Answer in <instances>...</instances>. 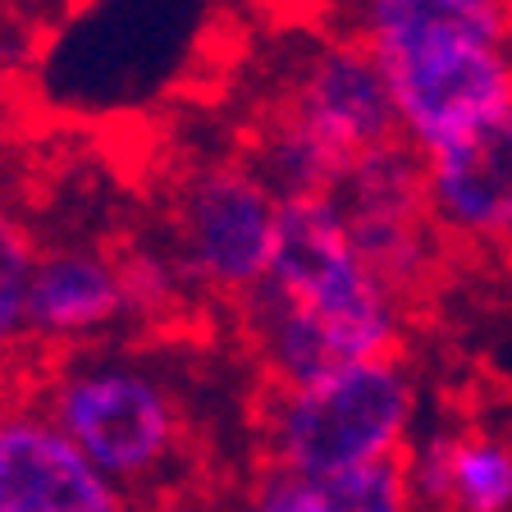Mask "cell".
I'll return each instance as SVG.
<instances>
[{
	"instance_id": "ba28073f",
	"label": "cell",
	"mask_w": 512,
	"mask_h": 512,
	"mask_svg": "<svg viewBox=\"0 0 512 512\" xmlns=\"http://www.w3.org/2000/svg\"><path fill=\"white\" fill-rule=\"evenodd\" d=\"M426 206L453 252H512V101L421 151Z\"/></svg>"
},
{
	"instance_id": "277c9868",
	"label": "cell",
	"mask_w": 512,
	"mask_h": 512,
	"mask_svg": "<svg viewBox=\"0 0 512 512\" xmlns=\"http://www.w3.org/2000/svg\"><path fill=\"white\" fill-rule=\"evenodd\" d=\"M389 142L407 138L375 55L357 37H330L298 55L275 106L261 110L247 165L279 197H311Z\"/></svg>"
},
{
	"instance_id": "5bb4252c",
	"label": "cell",
	"mask_w": 512,
	"mask_h": 512,
	"mask_svg": "<svg viewBox=\"0 0 512 512\" xmlns=\"http://www.w3.org/2000/svg\"><path fill=\"white\" fill-rule=\"evenodd\" d=\"M119 261V288H124V325H170L183 311L188 284H183L179 266L170 252H151V247H128L115 252Z\"/></svg>"
},
{
	"instance_id": "30bf717a",
	"label": "cell",
	"mask_w": 512,
	"mask_h": 512,
	"mask_svg": "<svg viewBox=\"0 0 512 512\" xmlns=\"http://www.w3.org/2000/svg\"><path fill=\"white\" fill-rule=\"evenodd\" d=\"M115 325H124V288L115 252L96 243L42 247L28 293V339L32 352L96 348Z\"/></svg>"
},
{
	"instance_id": "4fadbf2b",
	"label": "cell",
	"mask_w": 512,
	"mask_h": 512,
	"mask_svg": "<svg viewBox=\"0 0 512 512\" xmlns=\"http://www.w3.org/2000/svg\"><path fill=\"white\" fill-rule=\"evenodd\" d=\"M42 243L19 211L0 202V366H14L32 352L28 339V293Z\"/></svg>"
},
{
	"instance_id": "ffe728a7",
	"label": "cell",
	"mask_w": 512,
	"mask_h": 512,
	"mask_svg": "<svg viewBox=\"0 0 512 512\" xmlns=\"http://www.w3.org/2000/svg\"><path fill=\"white\" fill-rule=\"evenodd\" d=\"M0 412H5V394H0Z\"/></svg>"
},
{
	"instance_id": "d6986e66",
	"label": "cell",
	"mask_w": 512,
	"mask_h": 512,
	"mask_svg": "<svg viewBox=\"0 0 512 512\" xmlns=\"http://www.w3.org/2000/svg\"><path fill=\"white\" fill-rule=\"evenodd\" d=\"M215 512H243V503H238V499H229V503H220V508H215Z\"/></svg>"
},
{
	"instance_id": "3957f363",
	"label": "cell",
	"mask_w": 512,
	"mask_h": 512,
	"mask_svg": "<svg viewBox=\"0 0 512 512\" xmlns=\"http://www.w3.org/2000/svg\"><path fill=\"white\" fill-rule=\"evenodd\" d=\"M23 394L37 398L78 453L128 499L160 503L188 471V403L147 357L110 352L101 343L55 352Z\"/></svg>"
},
{
	"instance_id": "2e32d148",
	"label": "cell",
	"mask_w": 512,
	"mask_h": 512,
	"mask_svg": "<svg viewBox=\"0 0 512 512\" xmlns=\"http://www.w3.org/2000/svg\"><path fill=\"white\" fill-rule=\"evenodd\" d=\"M60 5H69V0H0V14H14V19H23L28 28H37V23L51 10H60Z\"/></svg>"
},
{
	"instance_id": "7a4b0ae2",
	"label": "cell",
	"mask_w": 512,
	"mask_h": 512,
	"mask_svg": "<svg viewBox=\"0 0 512 512\" xmlns=\"http://www.w3.org/2000/svg\"><path fill=\"white\" fill-rule=\"evenodd\" d=\"M357 42L375 55L403 138L439 147L512 101V10L453 0H357Z\"/></svg>"
},
{
	"instance_id": "6da1fadb",
	"label": "cell",
	"mask_w": 512,
	"mask_h": 512,
	"mask_svg": "<svg viewBox=\"0 0 512 512\" xmlns=\"http://www.w3.org/2000/svg\"><path fill=\"white\" fill-rule=\"evenodd\" d=\"M238 316L266 384H311L403 348V302L357 256L330 192L279 197L275 256Z\"/></svg>"
},
{
	"instance_id": "8fae6325",
	"label": "cell",
	"mask_w": 512,
	"mask_h": 512,
	"mask_svg": "<svg viewBox=\"0 0 512 512\" xmlns=\"http://www.w3.org/2000/svg\"><path fill=\"white\" fill-rule=\"evenodd\" d=\"M416 512H512V444L485 430H435L407 448Z\"/></svg>"
},
{
	"instance_id": "8992f818",
	"label": "cell",
	"mask_w": 512,
	"mask_h": 512,
	"mask_svg": "<svg viewBox=\"0 0 512 512\" xmlns=\"http://www.w3.org/2000/svg\"><path fill=\"white\" fill-rule=\"evenodd\" d=\"M279 192L247 160L192 170L174 202V266L202 298L243 307L275 256Z\"/></svg>"
},
{
	"instance_id": "e0dca14e",
	"label": "cell",
	"mask_w": 512,
	"mask_h": 512,
	"mask_svg": "<svg viewBox=\"0 0 512 512\" xmlns=\"http://www.w3.org/2000/svg\"><path fill=\"white\" fill-rule=\"evenodd\" d=\"M462 10H512V0H453Z\"/></svg>"
},
{
	"instance_id": "9a60e30c",
	"label": "cell",
	"mask_w": 512,
	"mask_h": 512,
	"mask_svg": "<svg viewBox=\"0 0 512 512\" xmlns=\"http://www.w3.org/2000/svg\"><path fill=\"white\" fill-rule=\"evenodd\" d=\"M32 37H37V28H28V23L14 19V14H0V78L19 69Z\"/></svg>"
},
{
	"instance_id": "9c48e42d",
	"label": "cell",
	"mask_w": 512,
	"mask_h": 512,
	"mask_svg": "<svg viewBox=\"0 0 512 512\" xmlns=\"http://www.w3.org/2000/svg\"><path fill=\"white\" fill-rule=\"evenodd\" d=\"M128 503L32 394L0 412V512H119Z\"/></svg>"
},
{
	"instance_id": "5b68a950",
	"label": "cell",
	"mask_w": 512,
	"mask_h": 512,
	"mask_svg": "<svg viewBox=\"0 0 512 512\" xmlns=\"http://www.w3.org/2000/svg\"><path fill=\"white\" fill-rule=\"evenodd\" d=\"M416 375L403 352L348 362L311 384H266L256 444L266 471L343 476L412 448Z\"/></svg>"
},
{
	"instance_id": "52a82bcc",
	"label": "cell",
	"mask_w": 512,
	"mask_h": 512,
	"mask_svg": "<svg viewBox=\"0 0 512 512\" xmlns=\"http://www.w3.org/2000/svg\"><path fill=\"white\" fill-rule=\"evenodd\" d=\"M330 202L339 206L357 256L403 302V311L412 298L430 293V284L439 279V261L453 247L430 220L426 165L412 142H389L362 156L330 188Z\"/></svg>"
},
{
	"instance_id": "7c38bea8",
	"label": "cell",
	"mask_w": 512,
	"mask_h": 512,
	"mask_svg": "<svg viewBox=\"0 0 512 512\" xmlns=\"http://www.w3.org/2000/svg\"><path fill=\"white\" fill-rule=\"evenodd\" d=\"M238 503L243 512H416L407 453L343 476H288L261 467Z\"/></svg>"
},
{
	"instance_id": "ac0fdd59",
	"label": "cell",
	"mask_w": 512,
	"mask_h": 512,
	"mask_svg": "<svg viewBox=\"0 0 512 512\" xmlns=\"http://www.w3.org/2000/svg\"><path fill=\"white\" fill-rule=\"evenodd\" d=\"M119 512H165V503H151V499H128Z\"/></svg>"
}]
</instances>
